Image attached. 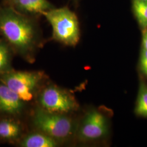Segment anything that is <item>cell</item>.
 Masks as SVG:
<instances>
[{"label":"cell","mask_w":147,"mask_h":147,"mask_svg":"<svg viewBox=\"0 0 147 147\" xmlns=\"http://www.w3.org/2000/svg\"><path fill=\"white\" fill-rule=\"evenodd\" d=\"M140 64L141 71L147 78V50L143 47L141 52Z\"/></svg>","instance_id":"obj_14"},{"label":"cell","mask_w":147,"mask_h":147,"mask_svg":"<svg viewBox=\"0 0 147 147\" xmlns=\"http://www.w3.org/2000/svg\"><path fill=\"white\" fill-rule=\"evenodd\" d=\"M57 144L56 140L39 131L27 134L20 143L22 147H55Z\"/></svg>","instance_id":"obj_10"},{"label":"cell","mask_w":147,"mask_h":147,"mask_svg":"<svg viewBox=\"0 0 147 147\" xmlns=\"http://www.w3.org/2000/svg\"><path fill=\"white\" fill-rule=\"evenodd\" d=\"M13 118L0 120V139L12 141L19 139L23 134L21 124Z\"/></svg>","instance_id":"obj_9"},{"label":"cell","mask_w":147,"mask_h":147,"mask_svg":"<svg viewBox=\"0 0 147 147\" xmlns=\"http://www.w3.org/2000/svg\"><path fill=\"white\" fill-rule=\"evenodd\" d=\"M32 123L38 131L56 141L69 137L73 133L75 127L73 121L65 114L49 112L39 107L33 114Z\"/></svg>","instance_id":"obj_3"},{"label":"cell","mask_w":147,"mask_h":147,"mask_svg":"<svg viewBox=\"0 0 147 147\" xmlns=\"http://www.w3.org/2000/svg\"><path fill=\"white\" fill-rule=\"evenodd\" d=\"M14 52L4 39H0V75L11 70L12 56Z\"/></svg>","instance_id":"obj_11"},{"label":"cell","mask_w":147,"mask_h":147,"mask_svg":"<svg viewBox=\"0 0 147 147\" xmlns=\"http://www.w3.org/2000/svg\"><path fill=\"white\" fill-rule=\"evenodd\" d=\"M41 71H15L13 69L0 75V81L16 92L24 101L32 100L43 79Z\"/></svg>","instance_id":"obj_4"},{"label":"cell","mask_w":147,"mask_h":147,"mask_svg":"<svg viewBox=\"0 0 147 147\" xmlns=\"http://www.w3.org/2000/svg\"><path fill=\"white\" fill-rule=\"evenodd\" d=\"M0 34L14 53L28 63L34 62L42 40L33 16L21 13L8 4L0 5Z\"/></svg>","instance_id":"obj_1"},{"label":"cell","mask_w":147,"mask_h":147,"mask_svg":"<svg viewBox=\"0 0 147 147\" xmlns=\"http://www.w3.org/2000/svg\"><path fill=\"white\" fill-rule=\"evenodd\" d=\"M53 28V38L58 42L75 46L80 39L79 21L76 14L64 7L51 9L42 13Z\"/></svg>","instance_id":"obj_2"},{"label":"cell","mask_w":147,"mask_h":147,"mask_svg":"<svg viewBox=\"0 0 147 147\" xmlns=\"http://www.w3.org/2000/svg\"><path fill=\"white\" fill-rule=\"evenodd\" d=\"M7 4L21 13L31 16L42 14L54 8L47 0H9L7 1Z\"/></svg>","instance_id":"obj_8"},{"label":"cell","mask_w":147,"mask_h":147,"mask_svg":"<svg viewBox=\"0 0 147 147\" xmlns=\"http://www.w3.org/2000/svg\"><path fill=\"white\" fill-rule=\"evenodd\" d=\"M142 47L147 50V28L143 32L142 37Z\"/></svg>","instance_id":"obj_15"},{"label":"cell","mask_w":147,"mask_h":147,"mask_svg":"<svg viewBox=\"0 0 147 147\" xmlns=\"http://www.w3.org/2000/svg\"><path fill=\"white\" fill-rule=\"evenodd\" d=\"M142 1H146V2H147V0H142Z\"/></svg>","instance_id":"obj_16"},{"label":"cell","mask_w":147,"mask_h":147,"mask_svg":"<svg viewBox=\"0 0 147 147\" xmlns=\"http://www.w3.org/2000/svg\"><path fill=\"white\" fill-rule=\"evenodd\" d=\"M39 107L49 112L66 114L77 108L76 102L66 90L55 85H49L40 92L38 97Z\"/></svg>","instance_id":"obj_5"},{"label":"cell","mask_w":147,"mask_h":147,"mask_svg":"<svg viewBox=\"0 0 147 147\" xmlns=\"http://www.w3.org/2000/svg\"><path fill=\"white\" fill-rule=\"evenodd\" d=\"M107 129L105 116L98 111H91L86 116L81 125L79 136L84 141L96 140L104 136Z\"/></svg>","instance_id":"obj_6"},{"label":"cell","mask_w":147,"mask_h":147,"mask_svg":"<svg viewBox=\"0 0 147 147\" xmlns=\"http://www.w3.org/2000/svg\"><path fill=\"white\" fill-rule=\"evenodd\" d=\"M25 102L6 84L0 81V113L9 118L21 116Z\"/></svg>","instance_id":"obj_7"},{"label":"cell","mask_w":147,"mask_h":147,"mask_svg":"<svg viewBox=\"0 0 147 147\" xmlns=\"http://www.w3.org/2000/svg\"><path fill=\"white\" fill-rule=\"evenodd\" d=\"M6 1H9V0H5Z\"/></svg>","instance_id":"obj_17"},{"label":"cell","mask_w":147,"mask_h":147,"mask_svg":"<svg viewBox=\"0 0 147 147\" xmlns=\"http://www.w3.org/2000/svg\"><path fill=\"white\" fill-rule=\"evenodd\" d=\"M135 112L138 116L147 118V85L143 82L140 85Z\"/></svg>","instance_id":"obj_13"},{"label":"cell","mask_w":147,"mask_h":147,"mask_svg":"<svg viewBox=\"0 0 147 147\" xmlns=\"http://www.w3.org/2000/svg\"><path fill=\"white\" fill-rule=\"evenodd\" d=\"M132 11L140 26L144 30L147 28V2L132 0Z\"/></svg>","instance_id":"obj_12"}]
</instances>
